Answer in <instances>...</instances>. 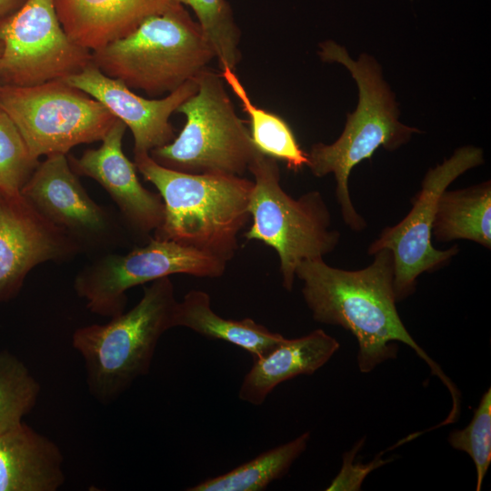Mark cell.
Masks as SVG:
<instances>
[{
	"instance_id": "9",
	"label": "cell",
	"mask_w": 491,
	"mask_h": 491,
	"mask_svg": "<svg viewBox=\"0 0 491 491\" xmlns=\"http://www.w3.org/2000/svg\"><path fill=\"white\" fill-rule=\"evenodd\" d=\"M226 266L212 254L152 236L125 255L107 252L88 263L76 274L74 288L90 312L113 317L125 311V292L134 286L177 274L216 278Z\"/></svg>"
},
{
	"instance_id": "8",
	"label": "cell",
	"mask_w": 491,
	"mask_h": 491,
	"mask_svg": "<svg viewBox=\"0 0 491 491\" xmlns=\"http://www.w3.org/2000/svg\"><path fill=\"white\" fill-rule=\"evenodd\" d=\"M0 111L36 159L101 141L116 120L103 104L64 80L33 86L0 85Z\"/></svg>"
},
{
	"instance_id": "27",
	"label": "cell",
	"mask_w": 491,
	"mask_h": 491,
	"mask_svg": "<svg viewBox=\"0 0 491 491\" xmlns=\"http://www.w3.org/2000/svg\"><path fill=\"white\" fill-rule=\"evenodd\" d=\"M363 442L364 439H361L351 451L344 454L341 470L326 490H360L363 480L371 471L392 460L383 459L381 456L384 452H381L368 464L354 463L355 456L363 446Z\"/></svg>"
},
{
	"instance_id": "4",
	"label": "cell",
	"mask_w": 491,
	"mask_h": 491,
	"mask_svg": "<svg viewBox=\"0 0 491 491\" xmlns=\"http://www.w3.org/2000/svg\"><path fill=\"white\" fill-rule=\"evenodd\" d=\"M176 303L170 277H163L151 282L129 311L75 329L72 346L84 360L88 391L96 401L114 402L149 372L159 339L174 328Z\"/></svg>"
},
{
	"instance_id": "1",
	"label": "cell",
	"mask_w": 491,
	"mask_h": 491,
	"mask_svg": "<svg viewBox=\"0 0 491 491\" xmlns=\"http://www.w3.org/2000/svg\"><path fill=\"white\" fill-rule=\"evenodd\" d=\"M373 262L359 270H344L327 265L323 258L302 261L296 277L303 283L304 300L316 322L339 326L358 342L357 364L362 373L371 372L382 362L395 358L397 346H409L440 378L452 397V408L445 424L460 414V393L440 366L410 336L396 309L394 291V259L382 249Z\"/></svg>"
},
{
	"instance_id": "2",
	"label": "cell",
	"mask_w": 491,
	"mask_h": 491,
	"mask_svg": "<svg viewBox=\"0 0 491 491\" xmlns=\"http://www.w3.org/2000/svg\"><path fill=\"white\" fill-rule=\"evenodd\" d=\"M134 163L164 203L163 221L153 236L192 246L228 263L238 249V235L250 219L253 180L173 170L145 152L134 153Z\"/></svg>"
},
{
	"instance_id": "21",
	"label": "cell",
	"mask_w": 491,
	"mask_h": 491,
	"mask_svg": "<svg viewBox=\"0 0 491 491\" xmlns=\"http://www.w3.org/2000/svg\"><path fill=\"white\" fill-rule=\"evenodd\" d=\"M310 433L267 450L233 470L204 480L188 491H260L283 477L306 449Z\"/></svg>"
},
{
	"instance_id": "3",
	"label": "cell",
	"mask_w": 491,
	"mask_h": 491,
	"mask_svg": "<svg viewBox=\"0 0 491 491\" xmlns=\"http://www.w3.org/2000/svg\"><path fill=\"white\" fill-rule=\"evenodd\" d=\"M319 55L324 62L339 63L348 69L358 86L359 99L355 112L347 115L345 129L336 141L311 146L307 166L317 177L334 175L342 218L351 230L362 232L367 223L350 197L348 180L352 169L361 161L370 159L378 147L394 151L420 131L398 121L394 95L372 56L362 54L355 61L345 47L330 40L320 44Z\"/></svg>"
},
{
	"instance_id": "16",
	"label": "cell",
	"mask_w": 491,
	"mask_h": 491,
	"mask_svg": "<svg viewBox=\"0 0 491 491\" xmlns=\"http://www.w3.org/2000/svg\"><path fill=\"white\" fill-rule=\"evenodd\" d=\"M66 35L91 52L132 33L173 0H53Z\"/></svg>"
},
{
	"instance_id": "22",
	"label": "cell",
	"mask_w": 491,
	"mask_h": 491,
	"mask_svg": "<svg viewBox=\"0 0 491 491\" xmlns=\"http://www.w3.org/2000/svg\"><path fill=\"white\" fill-rule=\"evenodd\" d=\"M221 75L248 115L250 136L256 148L276 160L285 161L294 171L307 165V153L301 149L287 123L277 115L256 106L235 71L224 69Z\"/></svg>"
},
{
	"instance_id": "28",
	"label": "cell",
	"mask_w": 491,
	"mask_h": 491,
	"mask_svg": "<svg viewBox=\"0 0 491 491\" xmlns=\"http://www.w3.org/2000/svg\"><path fill=\"white\" fill-rule=\"evenodd\" d=\"M25 0H0V19L16 11Z\"/></svg>"
},
{
	"instance_id": "11",
	"label": "cell",
	"mask_w": 491,
	"mask_h": 491,
	"mask_svg": "<svg viewBox=\"0 0 491 491\" xmlns=\"http://www.w3.org/2000/svg\"><path fill=\"white\" fill-rule=\"evenodd\" d=\"M0 85L33 86L64 80L92 63V52L65 32L53 0H25L0 19Z\"/></svg>"
},
{
	"instance_id": "7",
	"label": "cell",
	"mask_w": 491,
	"mask_h": 491,
	"mask_svg": "<svg viewBox=\"0 0 491 491\" xmlns=\"http://www.w3.org/2000/svg\"><path fill=\"white\" fill-rule=\"evenodd\" d=\"M196 92L176 113L185 117L179 135L149 152L159 165L189 174L243 176L257 149L236 115L221 74L208 67L195 77Z\"/></svg>"
},
{
	"instance_id": "14",
	"label": "cell",
	"mask_w": 491,
	"mask_h": 491,
	"mask_svg": "<svg viewBox=\"0 0 491 491\" xmlns=\"http://www.w3.org/2000/svg\"><path fill=\"white\" fill-rule=\"evenodd\" d=\"M125 130V123L116 119L98 148L88 149L78 158L67 157L77 175L94 179L108 193L126 231L146 242L162 224L165 207L159 194L142 185L135 163L124 154Z\"/></svg>"
},
{
	"instance_id": "25",
	"label": "cell",
	"mask_w": 491,
	"mask_h": 491,
	"mask_svg": "<svg viewBox=\"0 0 491 491\" xmlns=\"http://www.w3.org/2000/svg\"><path fill=\"white\" fill-rule=\"evenodd\" d=\"M38 163L14 123L0 111V192L21 195Z\"/></svg>"
},
{
	"instance_id": "26",
	"label": "cell",
	"mask_w": 491,
	"mask_h": 491,
	"mask_svg": "<svg viewBox=\"0 0 491 491\" xmlns=\"http://www.w3.org/2000/svg\"><path fill=\"white\" fill-rule=\"evenodd\" d=\"M450 446L467 453L476 469V490L482 486L491 463V387L482 396L467 426L449 434Z\"/></svg>"
},
{
	"instance_id": "13",
	"label": "cell",
	"mask_w": 491,
	"mask_h": 491,
	"mask_svg": "<svg viewBox=\"0 0 491 491\" xmlns=\"http://www.w3.org/2000/svg\"><path fill=\"white\" fill-rule=\"evenodd\" d=\"M80 253L75 243L22 195L0 192V304L15 297L36 266Z\"/></svg>"
},
{
	"instance_id": "15",
	"label": "cell",
	"mask_w": 491,
	"mask_h": 491,
	"mask_svg": "<svg viewBox=\"0 0 491 491\" xmlns=\"http://www.w3.org/2000/svg\"><path fill=\"white\" fill-rule=\"evenodd\" d=\"M64 81L99 101L116 119L125 123L133 135L134 153H149L170 143L175 138L170 116L197 90L195 78L163 98H145L120 79L105 75L93 63Z\"/></svg>"
},
{
	"instance_id": "12",
	"label": "cell",
	"mask_w": 491,
	"mask_h": 491,
	"mask_svg": "<svg viewBox=\"0 0 491 491\" xmlns=\"http://www.w3.org/2000/svg\"><path fill=\"white\" fill-rule=\"evenodd\" d=\"M21 195L80 253H107L125 243L127 231L119 215L89 196L65 154L39 162Z\"/></svg>"
},
{
	"instance_id": "18",
	"label": "cell",
	"mask_w": 491,
	"mask_h": 491,
	"mask_svg": "<svg viewBox=\"0 0 491 491\" xmlns=\"http://www.w3.org/2000/svg\"><path fill=\"white\" fill-rule=\"evenodd\" d=\"M338 341L322 329L286 339L272 347L253 365L238 391L239 398L260 406L280 384L299 375H312L339 349Z\"/></svg>"
},
{
	"instance_id": "24",
	"label": "cell",
	"mask_w": 491,
	"mask_h": 491,
	"mask_svg": "<svg viewBox=\"0 0 491 491\" xmlns=\"http://www.w3.org/2000/svg\"><path fill=\"white\" fill-rule=\"evenodd\" d=\"M189 5L212 46L221 70L235 71L240 62V31L230 5L225 0H173Z\"/></svg>"
},
{
	"instance_id": "17",
	"label": "cell",
	"mask_w": 491,
	"mask_h": 491,
	"mask_svg": "<svg viewBox=\"0 0 491 491\" xmlns=\"http://www.w3.org/2000/svg\"><path fill=\"white\" fill-rule=\"evenodd\" d=\"M63 465L59 446L23 421L0 435V491H56Z\"/></svg>"
},
{
	"instance_id": "5",
	"label": "cell",
	"mask_w": 491,
	"mask_h": 491,
	"mask_svg": "<svg viewBox=\"0 0 491 491\" xmlns=\"http://www.w3.org/2000/svg\"><path fill=\"white\" fill-rule=\"evenodd\" d=\"M214 58L198 23L177 3L92 52V63L101 72L150 96L167 95L195 79Z\"/></svg>"
},
{
	"instance_id": "10",
	"label": "cell",
	"mask_w": 491,
	"mask_h": 491,
	"mask_svg": "<svg viewBox=\"0 0 491 491\" xmlns=\"http://www.w3.org/2000/svg\"><path fill=\"white\" fill-rule=\"evenodd\" d=\"M483 163V150L466 145L430 168L422 180L420 190L411 200L409 213L396 225L386 227L368 246L367 253L371 256L382 249L392 253L396 302L415 292L421 274L444 267L459 252L456 245L446 250L433 246L432 227L437 202L459 175Z\"/></svg>"
},
{
	"instance_id": "20",
	"label": "cell",
	"mask_w": 491,
	"mask_h": 491,
	"mask_svg": "<svg viewBox=\"0 0 491 491\" xmlns=\"http://www.w3.org/2000/svg\"><path fill=\"white\" fill-rule=\"evenodd\" d=\"M491 182L447 190L440 195L432 227L438 242L466 239L491 248Z\"/></svg>"
},
{
	"instance_id": "29",
	"label": "cell",
	"mask_w": 491,
	"mask_h": 491,
	"mask_svg": "<svg viewBox=\"0 0 491 491\" xmlns=\"http://www.w3.org/2000/svg\"><path fill=\"white\" fill-rule=\"evenodd\" d=\"M2 52H3V44H2V42L0 41V55H2Z\"/></svg>"
},
{
	"instance_id": "6",
	"label": "cell",
	"mask_w": 491,
	"mask_h": 491,
	"mask_svg": "<svg viewBox=\"0 0 491 491\" xmlns=\"http://www.w3.org/2000/svg\"><path fill=\"white\" fill-rule=\"evenodd\" d=\"M248 172L254 177L248 204L253 223L243 235L276 250L282 286L292 291L298 265L332 253L340 233L332 227L331 214L320 192L310 191L297 199L286 193L276 159L257 151Z\"/></svg>"
},
{
	"instance_id": "23",
	"label": "cell",
	"mask_w": 491,
	"mask_h": 491,
	"mask_svg": "<svg viewBox=\"0 0 491 491\" xmlns=\"http://www.w3.org/2000/svg\"><path fill=\"white\" fill-rule=\"evenodd\" d=\"M41 386L26 365L0 351V435L18 425L35 407Z\"/></svg>"
},
{
	"instance_id": "19",
	"label": "cell",
	"mask_w": 491,
	"mask_h": 491,
	"mask_svg": "<svg viewBox=\"0 0 491 491\" xmlns=\"http://www.w3.org/2000/svg\"><path fill=\"white\" fill-rule=\"evenodd\" d=\"M173 326L186 327L208 338L233 344L247 351L253 359L286 338L251 318L232 320L218 316L212 309L210 296L202 290H191L177 301Z\"/></svg>"
}]
</instances>
